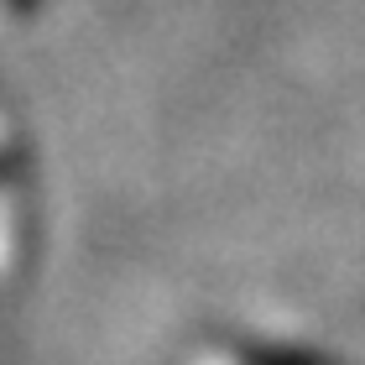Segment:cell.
<instances>
[{"mask_svg":"<svg viewBox=\"0 0 365 365\" xmlns=\"http://www.w3.org/2000/svg\"><path fill=\"white\" fill-rule=\"evenodd\" d=\"M16 6H26V0H16Z\"/></svg>","mask_w":365,"mask_h":365,"instance_id":"6da1fadb","label":"cell"}]
</instances>
